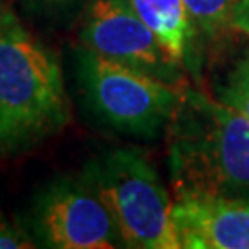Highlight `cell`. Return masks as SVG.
<instances>
[{"mask_svg": "<svg viewBox=\"0 0 249 249\" xmlns=\"http://www.w3.org/2000/svg\"><path fill=\"white\" fill-rule=\"evenodd\" d=\"M81 174L113 214L125 248H181L168 190L141 150L107 151L89 162Z\"/></svg>", "mask_w": 249, "mask_h": 249, "instance_id": "3957f363", "label": "cell"}, {"mask_svg": "<svg viewBox=\"0 0 249 249\" xmlns=\"http://www.w3.org/2000/svg\"><path fill=\"white\" fill-rule=\"evenodd\" d=\"M160 46L181 65L192 50L196 26L183 0H129Z\"/></svg>", "mask_w": 249, "mask_h": 249, "instance_id": "ba28073f", "label": "cell"}, {"mask_svg": "<svg viewBox=\"0 0 249 249\" xmlns=\"http://www.w3.org/2000/svg\"><path fill=\"white\" fill-rule=\"evenodd\" d=\"M30 6H36V8H55V6H67L72 4L74 0H22Z\"/></svg>", "mask_w": 249, "mask_h": 249, "instance_id": "4fadbf2b", "label": "cell"}, {"mask_svg": "<svg viewBox=\"0 0 249 249\" xmlns=\"http://www.w3.org/2000/svg\"><path fill=\"white\" fill-rule=\"evenodd\" d=\"M220 100L227 106L238 109L249 120V67L238 63L236 71L231 74L225 87L220 89Z\"/></svg>", "mask_w": 249, "mask_h": 249, "instance_id": "30bf717a", "label": "cell"}, {"mask_svg": "<svg viewBox=\"0 0 249 249\" xmlns=\"http://www.w3.org/2000/svg\"><path fill=\"white\" fill-rule=\"evenodd\" d=\"M232 30L249 36V0H236L232 11Z\"/></svg>", "mask_w": 249, "mask_h": 249, "instance_id": "7c38bea8", "label": "cell"}, {"mask_svg": "<svg viewBox=\"0 0 249 249\" xmlns=\"http://www.w3.org/2000/svg\"><path fill=\"white\" fill-rule=\"evenodd\" d=\"M197 32L207 37L222 36L232 28V11L236 0H183Z\"/></svg>", "mask_w": 249, "mask_h": 249, "instance_id": "9c48e42d", "label": "cell"}, {"mask_svg": "<svg viewBox=\"0 0 249 249\" xmlns=\"http://www.w3.org/2000/svg\"><path fill=\"white\" fill-rule=\"evenodd\" d=\"M76 72L89 109L120 133L155 137L172 120L181 89L89 48L76 52Z\"/></svg>", "mask_w": 249, "mask_h": 249, "instance_id": "277c9868", "label": "cell"}, {"mask_svg": "<svg viewBox=\"0 0 249 249\" xmlns=\"http://www.w3.org/2000/svg\"><path fill=\"white\" fill-rule=\"evenodd\" d=\"M36 240L53 249H113L124 246L113 214L87 179L69 176L52 181L32 211Z\"/></svg>", "mask_w": 249, "mask_h": 249, "instance_id": "5b68a950", "label": "cell"}, {"mask_svg": "<svg viewBox=\"0 0 249 249\" xmlns=\"http://www.w3.org/2000/svg\"><path fill=\"white\" fill-rule=\"evenodd\" d=\"M172 216L181 248L249 249V197H178Z\"/></svg>", "mask_w": 249, "mask_h": 249, "instance_id": "52a82bcc", "label": "cell"}, {"mask_svg": "<svg viewBox=\"0 0 249 249\" xmlns=\"http://www.w3.org/2000/svg\"><path fill=\"white\" fill-rule=\"evenodd\" d=\"M37 248V240L13 220L0 214V249H32Z\"/></svg>", "mask_w": 249, "mask_h": 249, "instance_id": "8fae6325", "label": "cell"}, {"mask_svg": "<svg viewBox=\"0 0 249 249\" xmlns=\"http://www.w3.org/2000/svg\"><path fill=\"white\" fill-rule=\"evenodd\" d=\"M242 63H244V65H248V67H249V52L246 53V57H244V61H242Z\"/></svg>", "mask_w": 249, "mask_h": 249, "instance_id": "9a60e30c", "label": "cell"}, {"mask_svg": "<svg viewBox=\"0 0 249 249\" xmlns=\"http://www.w3.org/2000/svg\"><path fill=\"white\" fill-rule=\"evenodd\" d=\"M69 122L57 55L11 13L0 30V155L26 153Z\"/></svg>", "mask_w": 249, "mask_h": 249, "instance_id": "7a4b0ae2", "label": "cell"}, {"mask_svg": "<svg viewBox=\"0 0 249 249\" xmlns=\"http://www.w3.org/2000/svg\"><path fill=\"white\" fill-rule=\"evenodd\" d=\"M83 48L159 80L178 76V63L160 46L129 0H90L80 28Z\"/></svg>", "mask_w": 249, "mask_h": 249, "instance_id": "8992f818", "label": "cell"}, {"mask_svg": "<svg viewBox=\"0 0 249 249\" xmlns=\"http://www.w3.org/2000/svg\"><path fill=\"white\" fill-rule=\"evenodd\" d=\"M170 178L178 197H249V120L238 109L181 89L168 122Z\"/></svg>", "mask_w": 249, "mask_h": 249, "instance_id": "6da1fadb", "label": "cell"}, {"mask_svg": "<svg viewBox=\"0 0 249 249\" xmlns=\"http://www.w3.org/2000/svg\"><path fill=\"white\" fill-rule=\"evenodd\" d=\"M13 11L6 6V2L4 0H0V30H2V26L6 24V20H8V17L11 15Z\"/></svg>", "mask_w": 249, "mask_h": 249, "instance_id": "5bb4252c", "label": "cell"}]
</instances>
